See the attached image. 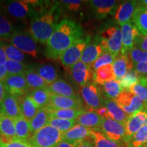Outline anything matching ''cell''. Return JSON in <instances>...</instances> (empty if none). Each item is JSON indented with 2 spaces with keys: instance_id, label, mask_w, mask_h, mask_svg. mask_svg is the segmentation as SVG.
I'll list each match as a JSON object with an SVG mask.
<instances>
[{
  "instance_id": "57",
  "label": "cell",
  "mask_w": 147,
  "mask_h": 147,
  "mask_svg": "<svg viewBox=\"0 0 147 147\" xmlns=\"http://www.w3.org/2000/svg\"><path fill=\"white\" fill-rule=\"evenodd\" d=\"M139 1L141 4H142L145 7V8H147V0H144V1Z\"/></svg>"
},
{
  "instance_id": "17",
  "label": "cell",
  "mask_w": 147,
  "mask_h": 147,
  "mask_svg": "<svg viewBox=\"0 0 147 147\" xmlns=\"http://www.w3.org/2000/svg\"><path fill=\"white\" fill-rule=\"evenodd\" d=\"M0 138L3 142L16 140L14 120L0 112Z\"/></svg>"
},
{
  "instance_id": "6",
  "label": "cell",
  "mask_w": 147,
  "mask_h": 147,
  "mask_svg": "<svg viewBox=\"0 0 147 147\" xmlns=\"http://www.w3.org/2000/svg\"><path fill=\"white\" fill-rule=\"evenodd\" d=\"M10 42L14 47L22 52L36 58L38 54L36 42L30 34L23 31H14L10 38Z\"/></svg>"
},
{
  "instance_id": "33",
  "label": "cell",
  "mask_w": 147,
  "mask_h": 147,
  "mask_svg": "<svg viewBox=\"0 0 147 147\" xmlns=\"http://www.w3.org/2000/svg\"><path fill=\"white\" fill-rule=\"evenodd\" d=\"M34 69L49 85L58 80V73L54 65L50 64H42L36 65Z\"/></svg>"
},
{
  "instance_id": "18",
  "label": "cell",
  "mask_w": 147,
  "mask_h": 147,
  "mask_svg": "<svg viewBox=\"0 0 147 147\" xmlns=\"http://www.w3.org/2000/svg\"><path fill=\"white\" fill-rule=\"evenodd\" d=\"M93 129L86 127L83 125L76 124L67 131L64 132L63 141L67 142H82L89 138H91V134Z\"/></svg>"
},
{
  "instance_id": "40",
  "label": "cell",
  "mask_w": 147,
  "mask_h": 147,
  "mask_svg": "<svg viewBox=\"0 0 147 147\" xmlns=\"http://www.w3.org/2000/svg\"><path fill=\"white\" fill-rule=\"evenodd\" d=\"M76 124V120H67L57 118H51L49 122V125L54 127L63 133L67 131Z\"/></svg>"
},
{
  "instance_id": "2",
  "label": "cell",
  "mask_w": 147,
  "mask_h": 147,
  "mask_svg": "<svg viewBox=\"0 0 147 147\" xmlns=\"http://www.w3.org/2000/svg\"><path fill=\"white\" fill-rule=\"evenodd\" d=\"M57 10L56 6L51 9L32 8L29 32L35 41L47 45L58 25Z\"/></svg>"
},
{
  "instance_id": "55",
  "label": "cell",
  "mask_w": 147,
  "mask_h": 147,
  "mask_svg": "<svg viewBox=\"0 0 147 147\" xmlns=\"http://www.w3.org/2000/svg\"><path fill=\"white\" fill-rule=\"evenodd\" d=\"M79 147H94L93 140L91 141L89 140H86L82 141Z\"/></svg>"
},
{
  "instance_id": "29",
  "label": "cell",
  "mask_w": 147,
  "mask_h": 147,
  "mask_svg": "<svg viewBox=\"0 0 147 147\" xmlns=\"http://www.w3.org/2000/svg\"><path fill=\"white\" fill-rule=\"evenodd\" d=\"M16 139L20 140L29 141L32 137L29 121L23 115L14 119Z\"/></svg>"
},
{
  "instance_id": "44",
  "label": "cell",
  "mask_w": 147,
  "mask_h": 147,
  "mask_svg": "<svg viewBox=\"0 0 147 147\" xmlns=\"http://www.w3.org/2000/svg\"><path fill=\"white\" fill-rule=\"evenodd\" d=\"M127 55L131 59L134 65L147 61V51H142L136 47H134L131 51H129Z\"/></svg>"
},
{
  "instance_id": "43",
  "label": "cell",
  "mask_w": 147,
  "mask_h": 147,
  "mask_svg": "<svg viewBox=\"0 0 147 147\" xmlns=\"http://www.w3.org/2000/svg\"><path fill=\"white\" fill-rule=\"evenodd\" d=\"M14 32L12 24L3 14H0V38L8 39Z\"/></svg>"
},
{
  "instance_id": "47",
  "label": "cell",
  "mask_w": 147,
  "mask_h": 147,
  "mask_svg": "<svg viewBox=\"0 0 147 147\" xmlns=\"http://www.w3.org/2000/svg\"><path fill=\"white\" fill-rule=\"evenodd\" d=\"M135 47L142 51H147V35L139 34L135 40Z\"/></svg>"
},
{
  "instance_id": "59",
  "label": "cell",
  "mask_w": 147,
  "mask_h": 147,
  "mask_svg": "<svg viewBox=\"0 0 147 147\" xmlns=\"http://www.w3.org/2000/svg\"><path fill=\"white\" fill-rule=\"evenodd\" d=\"M145 124L147 125V118H146V122H145Z\"/></svg>"
},
{
  "instance_id": "60",
  "label": "cell",
  "mask_w": 147,
  "mask_h": 147,
  "mask_svg": "<svg viewBox=\"0 0 147 147\" xmlns=\"http://www.w3.org/2000/svg\"><path fill=\"white\" fill-rule=\"evenodd\" d=\"M2 2H3V1H0V5H1V3H2Z\"/></svg>"
},
{
  "instance_id": "34",
  "label": "cell",
  "mask_w": 147,
  "mask_h": 147,
  "mask_svg": "<svg viewBox=\"0 0 147 147\" xmlns=\"http://www.w3.org/2000/svg\"><path fill=\"white\" fill-rule=\"evenodd\" d=\"M91 139L94 147H127L126 144L119 143L111 140L100 131L93 130L91 134Z\"/></svg>"
},
{
  "instance_id": "10",
  "label": "cell",
  "mask_w": 147,
  "mask_h": 147,
  "mask_svg": "<svg viewBox=\"0 0 147 147\" xmlns=\"http://www.w3.org/2000/svg\"><path fill=\"white\" fill-rule=\"evenodd\" d=\"M71 82L79 88L90 83L93 79V73L91 66L80 61L68 68Z\"/></svg>"
},
{
  "instance_id": "15",
  "label": "cell",
  "mask_w": 147,
  "mask_h": 147,
  "mask_svg": "<svg viewBox=\"0 0 147 147\" xmlns=\"http://www.w3.org/2000/svg\"><path fill=\"white\" fill-rule=\"evenodd\" d=\"M122 33V49L121 53L127 55L135 47V40L140 34L138 29L131 21L121 26Z\"/></svg>"
},
{
  "instance_id": "5",
  "label": "cell",
  "mask_w": 147,
  "mask_h": 147,
  "mask_svg": "<svg viewBox=\"0 0 147 147\" xmlns=\"http://www.w3.org/2000/svg\"><path fill=\"white\" fill-rule=\"evenodd\" d=\"M90 38H82L73 44L61 55L59 60L64 67L69 68L76 64L81 59L82 53L89 45Z\"/></svg>"
},
{
  "instance_id": "23",
  "label": "cell",
  "mask_w": 147,
  "mask_h": 147,
  "mask_svg": "<svg viewBox=\"0 0 147 147\" xmlns=\"http://www.w3.org/2000/svg\"><path fill=\"white\" fill-rule=\"evenodd\" d=\"M133 22L140 34L147 35V8L138 1L136 8L132 16Z\"/></svg>"
},
{
  "instance_id": "11",
  "label": "cell",
  "mask_w": 147,
  "mask_h": 147,
  "mask_svg": "<svg viewBox=\"0 0 147 147\" xmlns=\"http://www.w3.org/2000/svg\"><path fill=\"white\" fill-rule=\"evenodd\" d=\"M3 82L8 93L16 97L23 96L31 91L24 74L8 75Z\"/></svg>"
},
{
  "instance_id": "53",
  "label": "cell",
  "mask_w": 147,
  "mask_h": 147,
  "mask_svg": "<svg viewBox=\"0 0 147 147\" xmlns=\"http://www.w3.org/2000/svg\"><path fill=\"white\" fill-rule=\"evenodd\" d=\"M8 76V71H7L4 64L0 65V82L4 81V80Z\"/></svg>"
},
{
  "instance_id": "9",
  "label": "cell",
  "mask_w": 147,
  "mask_h": 147,
  "mask_svg": "<svg viewBox=\"0 0 147 147\" xmlns=\"http://www.w3.org/2000/svg\"><path fill=\"white\" fill-rule=\"evenodd\" d=\"M115 101L129 116L134 115L140 110H144V104L142 100L129 91H123Z\"/></svg>"
},
{
  "instance_id": "42",
  "label": "cell",
  "mask_w": 147,
  "mask_h": 147,
  "mask_svg": "<svg viewBox=\"0 0 147 147\" xmlns=\"http://www.w3.org/2000/svg\"><path fill=\"white\" fill-rule=\"evenodd\" d=\"M115 57H116L112 53L107 52V51H104L94 63H92L90 66H91V69H94L95 71L103 66L113 64Z\"/></svg>"
},
{
  "instance_id": "58",
  "label": "cell",
  "mask_w": 147,
  "mask_h": 147,
  "mask_svg": "<svg viewBox=\"0 0 147 147\" xmlns=\"http://www.w3.org/2000/svg\"><path fill=\"white\" fill-rule=\"evenodd\" d=\"M1 142H2V140H1V138H0V146H1Z\"/></svg>"
},
{
  "instance_id": "62",
  "label": "cell",
  "mask_w": 147,
  "mask_h": 147,
  "mask_svg": "<svg viewBox=\"0 0 147 147\" xmlns=\"http://www.w3.org/2000/svg\"><path fill=\"white\" fill-rule=\"evenodd\" d=\"M146 146L147 147V143H146Z\"/></svg>"
},
{
  "instance_id": "27",
  "label": "cell",
  "mask_w": 147,
  "mask_h": 147,
  "mask_svg": "<svg viewBox=\"0 0 147 147\" xmlns=\"http://www.w3.org/2000/svg\"><path fill=\"white\" fill-rule=\"evenodd\" d=\"M16 98L19 103L22 115L29 121H32L38 112L39 108L37 107L28 94Z\"/></svg>"
},
{
  "instance_id": "26",
  "label": "cell",
  "mask_w": 147,
  "mask_h": 147,
  "mask_svg": "<svg viewBox=\"0 0 147 147\" xmlns=\"http://www.w3.org/2000/svg\"><path fill=\"white\" fill-rule=\"evenodd\" d=\"M50 119V110L47 107L40 108L34 119L29 121L32 136L38 130L41 129L44 127L49 125Z\"/></svg>"
},
{
  "instance_id": "1",
  "label": "cell",
  "mask_w": 147,
  "mask_h": 147,
  "mask_svg": "<svg viewBox=\"0 0 147 147\" xmlns=\"http://www.w3.org/2000/svg\"><path fill=\"white\" fill-rule=\"evenodd\" d=\"M82 36L83 31L78 24L71 20H63L47 42L45 51L46 57L51 61L57 60L64 51Z\"/></svg>"
},
{
  "instance_id": "16",
  "label": "cell",
  "mask_w": 147,
  "mask_h": 147,
  "mask_svg": "<svg viewBox=\"0 0 147 147\" xmlns=\"http://www.w3.org/2000/svg\"><path fill=\"white\" fill-rule=\"evenodd\" d=\"M137 3V1H125L119 3L114 16L117 24L123 26L131 21Z\"/></svg>"
},
{
  "instance_id": "21",
  "label": "cell",
  "mask_w": 147,
  "mask_h": 147,
  "mask_svg": "<svg viewBox=\"0 0 147 147\" xmlns=\"http://www.w3.org/2000/svg\"><path fill=\"white\" fill-rule=\"evenodd\" d=\"M113 67L116 78L117 80H119L129 71L133 69L134 63L127 54L123 55L120 53L116 56L113 63Z\"/></svg>"
},
{
  "instance_id": "24",
  "label": "cell",
  "mask_w": 147,
  "mask_h": 147,
  "mask_svg": "<svg viewBox=\"0 0 147 147\" xmlns=\"http://www.w3.org/2000/svg\"><path fill=\"white\" fill-rule=\"evenodd\" d=\"M26 1H10L5 7V10L10 14L16 18H25L30 16L31 10Z\"/></svg>"
},
{
  "instance_id": "39",
  "label": "cell",
  "mask_w": 147,
  "mask_h": 147,
  "mask_svg": "<svg viewBox=\"0 0 147 147\" xmlns=\"http://www.w3.org/2000/svg\"><path fill=\"white\" fill-rule=\"evenodd\" d=\"M4 65L8 75L23 74L29 68L26 64L9 59L7 60Z\"/></svg>"
},
{
  "instance_id": "41",
  "label": "cell",
  "mask_w": 147,
  "mask_h": 147,
  "mask_svg": "<svg viewBox=\"0 0 147 147\" xmlns=\"http://www.w3.org/2000/svg\"><path fill=\"white\" fill-rule=\"evenodd\" d=\"M3 47L4 49L5 55L9 60L14 61L22 62L25 59V55L23 53L14 47L12 45H5L3 44Z\"/></svg>"
},
{
  "instance_id": "4",
  "label": "cell",
  "mask_w": 147,
  "mask_h": 147,
  "mask_svg": "<svg viewBox=\"0 0 147 147\" xmlns=\"http://www.w3.org/2000/svg\"><path fill=\"white\" fill-rule=\"evenodd\" d=\"M63 132L47 125L33 134L29 142L34 147H56L63 141Z\"/></svg>"
},
{
  "instance_id": "14",
  "label": "cell",
  "mask_w": 147,
  "mask_h": 147,
  "mask_svg": "<svg viewBox=\"0 0 147 147\" xmlns=\"http://www.w3.org/2000/svg\"><path fill=\"white\" fill-rule=\"evenodd\" d=\"M147 118V113L144 110H140L134 115L129 116L125 124V142L127 144L130 139L145 124Z\"/></svg>"
},
{
  "instance_id": "48",
  "label": "cell",
  "mask_w": 147,
  "mask_h": 147,
  "mask_svg": "<svg viewBox=\"0 0 147 147\" xmlns=\"http://www.w3.org/2000/svg\"><path fill=\"white\" fill-rule=\"evenodd\" d=\"M61 2L63 3V5H65L67 8H68L71 11H77L80 8V5L82 4V1L79 0H63Z\"/></svg>"
},
{
  "instance_id": "52",
  "label": "cell",
  "mask_w": 147,
  "mask_h": 147,
  "mask_svg": "<svg viewBox=\"0 0 147 147\" xmlns=\"http://www.w3.org/2000/svg\"><path fill=\"white\" fill-rule=\"evenodd\" d=\"M7 94H8V92L5 89L4 84H3V82H0V106H1L3 99L5 98Z\"/></svg>"
},
{
  "instance_id": "12",
  "label": "cell",
  "mask_w": 147,
  "mask_h": 147,
  "mask_svg": "<svg viewBox=\"0 0 147 147\" xmlns=\"http://www.w3.org/2000/svg\"><path fill=\"white\" fill-rule=\"evenodd\" d=\"M82 103L80 98H72L65 96L51 94L49 103L47 107L52 110L75 109L82 108Z\"/></svg>"
},
{
  "instance_id": "46",
  "label": "cell",
  "mask_w": 147,
  "mask_h": 147,
  "mask_svg": "<svg viewBox=\"0 0 147 147\" xmlns=\"http://www.w3.org/2000/svg\"><path fill=\"white\" fill-rule=\"evenodd\" d=\"M0 147H34L29 141L14 140L8 142H1Z\"/></svg>"
},
{
  "instance_id": "8",
  "label": "cell",
  "mask_w": 147,
  "mask_h": 147,
  "mask_svg": "<svg viewBox=\"0 0 147 147\" xmlns=\"http://www.w3.org/2000/svg\"><path fill=\"white\" fill-rule=\"evenodd\" d=\"M80 92L86 106L89 110H95L104 106V98L95 84L89 83L80 87Z\"/></svg>"
},
{
  "instance_id": "56",
  "label": "cell",
  "mask_w": 147,
  "mask_h": 147,
  "mask_svg": "<svg viewBox=\"0 0 147 147\" xmlns=\"http://www.w3.org/2000/svg\"><path fill=\"white\" fill-rule=\"evenodd\" d=\"M139 84L147 87V76H139Z\"/></svg>"
},
{
  "instance_id": "7",
  "label": "cell",
  "mask_w": 147,
  "mask_h": 147,
  "mask_svg": "<svg viewBox=\"0 0 147 147\" xmlns=\"http://www.w3.org/2000/svg\"><path fill=\"white\" fill-rule=\"evenodd\" d=\"M106 137L119 143L126 144L125 128L120 122L111 119H103L100 129L98 130Z\"/></svg>"
},
{
  "instance_id": "61",
  "label": "cell",
  "mask_w": 147,
  "mask_h": 147,
  "mask_svg": "<svg viewBox=\"0 0 147 147\" xmlns=\"http://www.w3.org/2000/svg\"><path fill=\"white\" fill-rule=\"evenodd\" d=\"M141 147H146V145H144V146H141Z\"/></svg>"
},
{
  "instance_id": "19",
  "label": "cell",
  "mask_w": 147,
  "mask_h": 147,
  "mask_svg": "<svg viewBox=\"0 0 147 147\" xmlns=\"http://www.w3.org/2000/svg\"><path fill=\"white\" fill-rule=\"evenodd\" d=\"M48 89L53 94L72 98H80L72 86L63 79H58L53 83L49 84Z\"/></svg>"
},
{
  "instance_id": "37",
  "label": "cell",
  "mask_w": 147,
  "mask_h": 147,
  "mask_svg": "<svg viewBox=\"0 0 147 147\" xmlns=\"http://www.w3.org/2000/svg\"><path fill=\"white\" fill-rule=\"evenodd\" d=\"M147 143V125L144 124L133 136L127 144V147H141Z\"/></svg>"
},
{
  "instance_id": "51",
  "label": "cell",
  "mask_w": 147,
  "mask_h": 147,
  "mask_svg": "<svg viewBox=\"0 0 147 147\" xmlns=\"http://www.w3.org/2000/svg\"><path fill=\"white\" fill-rule=\"evenodd\" d=\"M3 44L2 42H0V65H2V64H5V62L7 61V56L5 55L4 49L3 47Z\"/></svg>"
},
{
  "instance_id": "3",
  "label": "cell",
  "mask_w": 147,
  "mask_h": 147,
  "mask_svg": "<svg viewBox=\"0 0 147 147\" xmlns=\"http://www.w3.org/2000/svg\"><path fill=\"white\" fill-rule=\"evenodd\" d=\"M97 43L104 51L117 56L122 49V33L118 24L107 25L100 31L97 36Z\"/></svg>"
},
{
  "instance_id": "28",
  "label": "cell",
  "mask_w": 147,
  "mask_h": 147,
  "mask_svg": "<svg viewBox=\"0 0 147 147\" xmlns=\"http://www.w3.org/2000/svg\"><path fill=\"white\" fill-rule=\"evenodd\" d=\"M104 51L103 48L97 42L89 44L84 49L80 61L87 65H91L97 59V58L102 54Z\"/></svg>"
},
{
  "instance_id": "30",
  "label": "cell",
  "mask_w": 147,
  "mask_h": 147,
  "mask_svg": "<svg viewBox=\"0 0 147 147\" xmlns=\"http://www.w3.org/2000/svg\"><path fill=\"white\" fill-rule=\"evenodd\" d=\"M93 80L97 84L103 85L106 82L117 80L113 70V64H109L97 69L93 72Z\"/></svg>"
},
{
  "instance_id": "32",
  "label": "cell",
  "mask_w": 147,
  "mask_h": 147,
  "mask_svg": "<svg viewBox=\"0 0 147 147\" xmlns=\"http://www.w3.org/2000/svg\"><path fill=\"white\" fill-rule=\"evenodd\" d=\"M23 74L26 79L30 91L37 89L47 88L49 86L47 82L32 67H29Z\"/></svg>"
},
{
  "instance_id": "25",
  "label": "cell",
  "mask_w": 147,
  "mask_h": 147,
  "mask_svg": "<svg viewBox=\"0 0 147 147\" xmlns=\"http://www.w3.org/2000/svg\"><path fill=\"white\" fill-rule=\"evenodd\" d=\"M104 106L108 110V119L118 121L125 125L129 116L127 115L119 107L115 100L109 98H104Z\"/></svg>"
},
{
  "instance_id": "20",
  "label": "cell",
  "mask_w": 147,
  "mask_h": 147,
  "mask_svg": "<svg viewBox=\"0 0 147 147\" xmlns=\"http://www.w3.org/2000/svg\"><path fill=\"white\" fill-rule=\"evenodd\" d=\"M0 112L14 120L22 115L17 98L9 93L6 95L0 106Z\"/></svg>"
},
{
  "instance_id": "38",
  "label": "cell",
  "mask_w": 147,
  "mask_h": 147,
  "mask_svg": "<svg viewBox=\"0 0 147 147\" xmlns=\"http://www.w3.org/2000/svg\"><path fill=\"white\" fill-rule=\"evenodd\" d=\"M117 80L120 83L123 91H129L130 88L138 83L139 76L132 69L129 71L123 78Z\"/></svg>"
},
{
  "instance_id": "50",
  "label": "cell",
  "mask_w": 147,
  "mask_h": 147,
  "mask_svg": "<svg viewBox=\"0 0 147 147\" xmlns=\"http://www.w3.org/2000/svg\"><path fill=\"white\" fill-rule=\"evenodd\" d=\"M82 142H67V141H62L56 147H79Z\"/></svg>"
},
{
  "instance_id": "13",
  "label": "cell",
  "mask_w": 147,
  "mask_h": 147,
  "mask_svg": "<svg viewBox=\"0 0 147 147\" xmlns=\"http://www.w3.org/2000/svg\"><path fill=\"white\" fill-rule=\"evenodd\" d=\"M89 4L93 15L98 20L115 14L117 8V1L114 0H92L89 1Z\"/></svg>"
},
{
  "instance_id": "49",
  "label": "cell",
  "mask_w": 147,
  "mask_h": 147,
  "mask_svg": "<svg viewBox=\"0 0 147 147\" xmlns=\"http://www.w3.org/2000/svg\"><path fill=\"white\" fill-rule=\"evenodd\" d=\"M133 69L139 76H147V61L135 64Z\"/></svg>"
},
{
  "instance_id": "36",
  "label": "cell",
  "mask_w": 147,
  "mask_h": 147,
  "mask_svg": "<svg viewBox=\"0 0 147 147\" xmlns=\"http://www.w3.org/2000/svg\"><path fill=\"white\" fill-rule=\"evenodd\" d=\"M102 92L107 98L115 100L122 93L123 89L118 80H111L103 84Z\"/></svg>"
},
{
  "instance_id": "45",
  "label": "cell",
  "mask_w": 147,
  "mask_h": 147,
  "mask_svg": "<svg viewBox=\"0 0 147 147\" xmlns=\"http://www.w3.org/2000/svg\"><path fill=\"white\" fill-rule=\"evenodd\" d=\"M129 91L131 92L132 93L139 97L142 100L144 104L143 110L147 113V87H145L144 86L141 85L140 84L138 83L130 88Z\"/></svg>"
},
{
  "instance_id": "35",
  "label": "cell",
  "mask_w": 147,
  "mask_h": 147,
  "mask_svg": "<svg viewBox=\"0 0 147 147\" xmlns=\"http://www.w3.org/2000/svg\"><path fill=\"white\" fill-rule=\"evenodd\" d=\"M84 111L85 110L82 108L58 110H50V116L51 118L67 119V120H76L79 116L82 115Z\"/></svg>"
},
{
  "instance_id": "31",
  "label": "cell",
  "mask_w": 147,
  "mask_h": 147,
  "mask_svg": "<svg viewBox=\"0 0 147 147\" xmlns=\"http://www.w3.org/2000/svg\"><path fill=\"white\" fill-rule=\"evenodd\" d=\"M51 94L52 93L49 91L48 87L32 90L28 93L29 96L32 98L39 109L47 107L49 103Z\"/></svg>"
},
{
  "instance_id": "54",
  "label": "cell",
  "mask_w": 147,
  "mask_h": 147,
  "mask_svg": "<svg viewBox=\"0 0 147 147\" xmlns=\"http://www.w3.org/2000/svg\"><path fill=\"white\" fill-rule=\"evenodd\" d=\"M95 112L100 116L101 117L104 119H108V110L106 109L105 106H103V107L99 108L95 110Z\"/></svg>"
},
{
  "instance_id": "22",
  "label": "cell",
  "mask_w": 147,
  "mask_h": 147,
  "mask_svg": "<svg viewBox=\"0 0 147 147\" xmlns=\"http://www.w3.org/2000/svg\"><path fill=\"white\" fill-rule=\"evenodd\" d=\"M102 117L97 114L94 110H87L84 111L76 119V124L81 125L91 129L98 131L102 124Z\"/></svg>"
}]
</instances>
